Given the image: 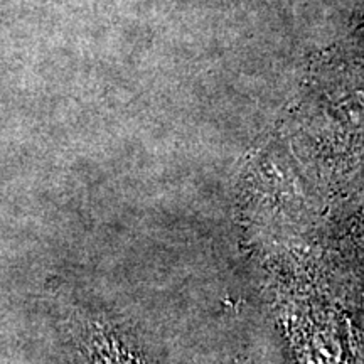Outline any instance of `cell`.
Returning a JSON list of instances; mask_svg holds the SVG:
<instances>
[{
    "label": "cell",
    "mask_w": 364,
    "mask_h": 364,
    "mask_svg": "<svg viewBox=\"0 0 364 364\" xmlns=\"http://www.w3.org/2000/svg\"><path fill=\"white\" fill-rule=\"evenodd\" d=\"M93 364H139L129 354L124 353L113 341L107 338L93 339Z\"/></svg>",
    "instance_id": "1"
}]
</instances>
